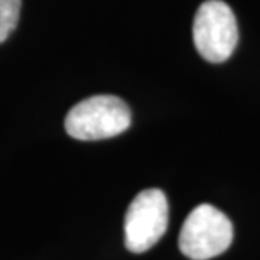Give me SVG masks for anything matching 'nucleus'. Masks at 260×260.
<instances>
[{"label":"nucleus","mask_w":260,"mask_h":260,"mask_svg":"<svg viewBox=\"0 0 260 260\" xmlns=\"http://www.w3.org/2000/svg\"><path fill=\"white\" fill-rule=\"evenodd\" d=\"M129 106L116 95L102 94L88 97L68 112L67 133L78 140H102L114 138L130 126Z\"/></svg>","instance_id":"obj_1"},{"label":"nucleus","mask_w":260,"mask_h":260,"mask_svg":"<svg viewBox=\"0 0 260 260\" xmlns=\"http://www.w3.org/2000/svg\"><path fill=\"white\" fill-rule=\"evenodd\" d=\"M233 242V224L229 217L210 204L195 207L179 232L178 244L191 260H208L220 256Z\"/></svg>","instance_id":"obj_2"},{"label":"nucleus","mask_w":260,"mask_h":260,"mask_svg":"<svg viewBox=\"0 0 260 260\" xmlns=\"http://www.w3.org/2000/svg\"><path fill=\"white\" fill-rule=\"evenodd\" d=\"M194 44L208 62L227 61L239 42L237 20L232 8L221 0H207L195 13Z\"/></svg>","instance_id":"obj_3"},{"label":"nucleus","mask_w":260,"mask_h":260,"mask_svg":"<svg viewBox=\"0 0 260 260\" xmlns=\"http://www.w3.org/2000/svg\"><path fill=\"white\" fill-rule=\"evenodd\" d=\"M169 205L158 188L145 189L133 198L124 218V243L132 253H143L164 237Z\"/></svg>","instance_id":"obj_4"},{"label":"nucleus","mask_w":260,"mask_h":260,"mask_svg":"<svg viewBox=\"0 0 260 260\" xmlns=\"http://www.w3.org/2000/svg\"><path fill=\"white\" fill-rule=\"evenodd\" d=\"M22 0H0V44L15 30L19 22Z\"/></svg>","instance_id":"obj_5"}]
</instances>
